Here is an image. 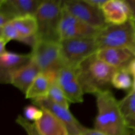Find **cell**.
Returning <instances> with one entry per match:
<instances>
[{
	"label": "cell",
	"instance_id": "14",
	"mask_svg": "<svg viewBox=\"0 0 135 135\" xmlns=\"http://www.w3.org/2000/svg\"><path fill=\"white\" fill-rule=\"evenodd\" d=\"M101 9L109 25H122L130 19L129 8L125 0H107Z\"/></svg>",
	"mask_w": 135,
	"mask_h": 135
},
{
	"label": "cell",
	"instance_id": "10",
	"mask_svg": "<svg viewBox=\"0 0 135 135\" xmlns=\"http://www.w3.org/2000/svg\"><path fill=\"white\" fill-rule=\"evenodd\" d=\"M33 105L51 112L65 125L69 134H82L84 126L71 113L69 109L52 102L47 97L40 98L32 100Z\"/></svg>",
	"mask_w": 135,
	"mask_h": 135
},
{
	"label": "cell",
	"instance_id": "1",
	"mask_svg": "<svg viewBox=\"0 0 135 135\" xmlns=\"http://www.w3.org/2000/svg\"><path fill=\"white\" fill-rule=\"evenodd\" d=\"M97 115L94 129L107 135H131L125 122L119 101L111 90L95 95Z\"/></svg>",
	"mask_w": 135,
	"mask_h": 135
},
{
	"label": "cell",
	"instance_id": "5",
	"mask_svg": "<svg viewBox=\"0 0 135 135\" xmlns=\"http://www.w3.org/2000/svg\"><path fill=\"white\" fill-rule=\"evenodd\" d=\"M59 46L64 67L74 69L99 50L95 37L62 40Z\"/></svg>",
	"mask_w": 135,
	"mask_h": 135
},
{
	"label": "cell",
	"instance_id": "9",
	"mask_svg": "<svg viewBox=\"0 0 135 135\" xmlns=\"http://www.w3.org/2000/svg\"><path fill=\"white\" fill-rule=\"evenodd\" d=\"M100 30L96 29L70 14L63 7L59 26L61 40L71 38H94Z\"/></svg>",
	"mask_w": 135,
	"mask_h": 135
},
{
	"label": "cell",
	"instance_id": "6",
	"mask_svg": "<svg viewBox=\"0 0 135 135\" xmlns=\"http://www.w3.org/2000/svg\"><path fill=\"white\" fill-rule=\"evenodd\" d=\"M32 59L42 73L58 74L64 67L60 53L59 43L37 41L32 47Z\"/></svg>",
	"mask_w": 135,
	"mask_h": 135
},
{
	"label": "cell",
	"instance_id": "26",
	"mask_svg": "<svg viewBox=\"0 0 135 135\" xmlns=\"http://www.w3.org/2000/svg\"><path fill=\"white\" fill-rule=\"evenodd\" d=\"M88 4L96 8L102 9L104 4L106 2L107 0H85Z\"/></svg>",
	"mask_w": 135,
	"mask_h": 135
},
{
	"label": "cell",
	"instance_id": "23",
	"mask_svg": "<svg viewBox=\"0 0 135 135\" xmlns=\"http://www.w3.org/2000/svg\"><path fill=\"white\" fill-rule=\"evenodd\" d=\"M15 122L23 129L27 135H41L36 130L34 123L27 121L23 116L18 115L16 119Z\"/></svg>",
	"mask_w": 135,
	"mask_h": 135
},
{
	"label": "cell",
	"instance_id": "13",
	"mask_svg": "<svg viewBox=\"0 0 135 135\" xmlns=\"http://www.w3.org/2000/svg\"><path fill=\"white\" fill-rule=\"evenodd\" d=\"M96 55L100 60L116 70L127 69L131 62L135 58L132 51L116 47L100 49L96 52Z\"/></svg>",
	"mask_w": 135,
	"mask_h": 135
},
{
	"label": "cell",
	"instance_id": "32",
	"mask_svg": "<svg viewBox=\"0 0 135 135\" xmlns=\"http://www.w3.org/2000/svg\"><path fill=\"white\" fill-rule=\"evenodd\" d=\"M68 135H76V134H68ZM78 135H83V134H78Z\"/></svg>",
	"mask_w": 135,
	"mask_h": 135
},
{
	"label": "cell",
	"instance_id": "28",
	"mask_svg": "<svg viewBox=\"0 0 135 135\" xmlns=\"http://www.w3.org/2000/svg\"><path fill=\"white\" fill-rule=\"evenodd\" d=\"M7 44L3 40H0V55L4 54L7 51L6 49H5V46H6Z\"/></svg>",
	"mask_w": 135,
	"mask_h": 135
},
{
	"label": "cell",
	"instance_id": "7",
	"mask_svg": "<svg viewBox=\"0 0 135 135\" xmlns=\"http://www.w3.org/2000/svg\"><path fill=\"white\" fill-rule=\"evenodd\" d=\"M62 5L70 14L95 28L101 30L108 25L102 9L92 6L85 0H62Z\"/></svg>",
	"mask_w": 135,
	"mask_h": 135
},
{
	"label": "cell",
	"instance_id": "30",
	"mask_svg": "<svg viewBox=\"0 0 135 135\" xmlns=\"http://www.w3.org/2000/svg\"><path fill=\"white\" fill-rule=\"evenodd\" d=\"M131 135H135V131H132Z\"/></svg>",
	"mask_w": 135,
	"mask_h": 135
},
{
	"label": "cell",
	"instance_id": "4",
	"mask_svg": "<svg viewBox=\"0 0 135 135\" xmlns=\"http://www.w3.org/2000/svg\"><path fill=\"white\" fill-rule=\"evenodd\" d=\"M99 50L105 47L127 49L135 55V26L131 19L122 25H109L95 37Z\"/></svg>",
	"mask_w": 135,
	"mask_h": 135
},
{
	"label": "cell",
	"instance_id": "17",
	"mask_svg": "<svg viewBox=\"0 0 135 135\" xmlns=\"http://www.w3.org/2000/svg\"><path fill=\"white\" fill-rule=\"evenodd\" d=\"M43 113L38 121L33 123L41 135H68V131L64 124L54 115L42 109Z\"/></svg>",
	"mask_w": 135,
	"mask_h": 135
},
{
	"label": "cell",
	"instance_id": "22",
	"mask_svg": "<svg viewBox=\"0 0 135 135\" xmlns=\"http://www.w3.org/2000/svg\"><path fill=\"white\" fill-rule=\"evenodd\" d=\"M43 110L34 105H29L25 107L23 110V117L28 121H38L42 117Z\"/></svg>",
	"mask_w": 135,
	"mask_h": 135
},
{
	"label": "cell",
	"instance_id": "18",
	"mask_svg": "<svg viewBox=\"0 0 135 135\" xmlns=\"http://www.w3.org/2000/svg\"><path fill=\"white\" fill-rule=\"evenodd\" d=\"M57 78V73L41 72L28 89L25 94V98L32 100L46 97L50 86L56 81Z\"/></svg>",
	"mask_w": 135,
	"mask_h": 135
},
{
	"label": "cell",
	"instance_id": "11",
	"mask_svg": "<svg viewBox=\"0 0 135 135\" xmlns=\"http://www.w3.org/2000/svg\"><path fill=\"white\" fill-rule=\"evenodd\" d=\"M57 83L70 103L80 104L84 102V94L79 83L76 69L63 67L57 74Z\"/></svg>",
	"mask_w": 135,
	"mask_h": 135
},
{
	"label": "cell",
	"instance_id": "21",
	"mask_svg": "<svg viewBox=\"0 0 135 135\" xmlns=\"http://www.w3.org/2000/svg\"><path fill=\"white\" fill-rule=\"evenodd\" d=\"M46 97L49 100H51L52 102L55 103L57 105H61L67 109H69V101L66 97L65 94L62 90L61 88H60V86L58 85L57 80L51 84Z\"/></svg>",
	"mask_w": 135,
	"mask_h": 135
},
{
	"label": "cell",
	"instance_id": "15",
	"mask_svg": "<svg viewBox=\"0 0 135 135\" xmlns=\"http://www.w3.org/2000/svg\"><path fill=\"white\" fill-rule=\"evenodd\" d=\"M40 73L38 66L32 59L29 63L13 74L10 84L25 94L32 83Z\"/></svg>",
	"mask_w": 135,
	"mask_h": 135
},
{
	"label": "cell",
	"instance_id": "3",
	"mask_svg": "<svg viewBox=\"0 0 135 135\" xmlns=\"http://www.w3.org/2000/svg\"><path fill=\"white\" fill-rule=\"evenodd\" d=\"M63 13L62 0H43L35 15L37 41L59 43V26Z\"/></svg>",
	"mask_w": 135,
	"mask_h": 135
},
{
	"label": "cell",
	"instance_id": "12",
	"mask_svg": "<svg viewBox=\"0 0 135 135\" xmlns=\"http://www.w3.org/2000/svg\"><path fill=\"white\" fill-rule=\"evenodd\" d=\"M31 54H18L7 51L0 55V83L10 84L13 74L31 61Z\"/></svg>",
	"mask_w": 135,
	"mask_h": 135
},
{
	"label": "cell",
	"instance_id": "27",
	"mask_svg": "<svg viewBox=\"0 0 135 135\" xmlns=\"http://www.w3.org/2000/svg\"><path fill=\"white\" fill-rule=\"evenodd\" d=\"M127 70L130 73L131 75H133V76H135V58L130 63Z\"/></svg>",
	"mask_w": 135,
	"mask_h": 135
},
{
	"label": "cell",
	"instance_id": "31",
	"mask_svg": "<svg viewBox=\"0 0 135 135\" xmlns=\"http://www.w3.org/2000/svg\"><path fill=\"white\" fill-rule=\"evenodd\" d=\"M132 21H133V23H134V26H135V18H134V19H131Z\"/></svg>",
	"mask_w": 135,
	"mask_h": 135
},
{
	"label": "cell",
	"instance_id": "29",
	"mask_svg": "<svg viewBox=\"0 0 135 135\" xmlns=\"http://www.w3.org/2000/svg\"><path fill=\"white\" fill-rule=\"evenodd\" d=\"M132 91L135 92V76H134V79H133V87H132Z\"/></svg>",
	"mask_w": 135,
	"mask_h": 135
},
{
	"label": "cell",
	"instance_id": "20",
	"mask_svg": "<svg viewBox=\"0 0 135 135\" xmlns=\"http://www.w3.org/2000/svg\"><path fill=\"white\" fill-rule=\"evenodd\" d=\"M133 80L127 69L117 70L112 79V86L118 90H128L133 87Z\"/></svg>",
	"mask_w": 135,
	"mask_h": 135
},
{
	"label": "cell",
	"instance_id": "25",
	"mask_svg": "<svg viewBox=\"0 0 135 135\" xmlns=\"http://www.w3.org/2000/svg\"><path fill=\"white\" fill-rule=\"evenodd\" d=\"M82 134L83 135H107L101 133L100 131L95 130L94 129H89L84 127L82 131Z\"/></svg>",
	"mask_w": 135,
	"mask_h": 135
},
{
	"label": "cell",
	"instance_id": "2",
	"mask_svg": "<svg viewBox=\"0 0 135 135\" xmlns=\"http://www.w3.org/2000/svg\"><path fill=\"white\" fill-rule=\"evenodd\" d=\"M116 71L100 60L96 54L82 62L76 69L78 79L84 94L94 95L110 90L112 79Z\"/></svg>",
	"mask_w": 135,
	"mask_h": 135
},
{
	"label": "cell",
	"instance_id": "19",
	"mask_svg": "<svg viewBox=\"0 0 135 135\" xmlns=\"http://www.w3.org/2000/svg\"><path fill=\"white\" fill-rule=\"evenodd\" d=\"M119 104L127 126L131 131H135V92L131 90Z\"/></svg>",
	"mask_w": 135,
	"mask_h": 135
},
{
	"label": "cell",
	"instance_id": "16",
	"mask_svg": "<svg viewBox=\"0 0 135 135\" xmlns=\"http://www.w3.org/2000/svg\"><path fill=\"white\" fill-rule=\"evenodd\" d=\"M18 35V41L32 47L36 43L37 22L34 16H25L11 21Z\"/></svg>",
	"mask_w": 135,
	"mask_h": 135
},
{
	"label": "cell",
	"instance_id": "8",
	"mask_svg": "<svg viewBox=\"0 0 135 135\" xmlns=\"http://www.w3.org/2000/svg\"><path fill=\"white\" fill-rule=\"evenodd\" d=\"M43 0H1L0 28L15 18L35 16Z\"/></svg>",
	"mask_w": 135,
	"mask_h": 135
},
{
	"label": "cell",
	"instance_id": "24",
	"mask_svg": "<svg viewBox=\"0 0 135 135\" xmlns=\"http://www.w3.org/2000/svg\"><path fill=\"white\" fill-rule=\"evenodd\" d=\"M129 11L130 19L135 18V0H125Z\"/></svg>",
	"mask_w": 135,
	"mask_h": 135
}]
</instances>
